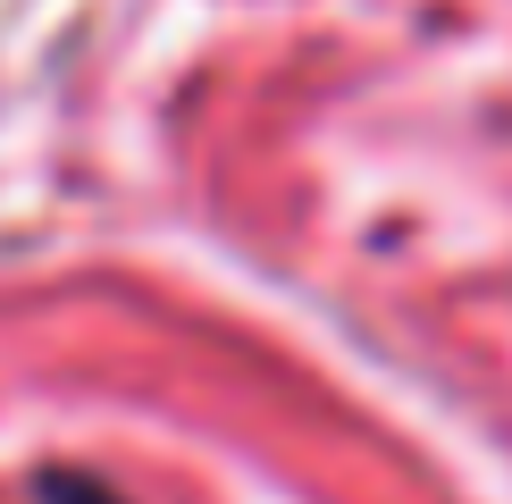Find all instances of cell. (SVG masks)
I'll use <instances>...</instances> for the list:
<instances>
[{
	"label": "cell",
	"instance_id": "obj_1",
	"mask_svg": "<svg viewBox=\"0 0 512 504\" xmlns=\"http://www.w3.org/2000/svg\"><path fill=\"white\" fill-rule=\"evenodd\" d=\"M42 504H110V496H101L93 479H68V471H51V479H42Z\"/></svg>",
	"mask_w": 512,
	"mask_h": 504
}]
</instances>
